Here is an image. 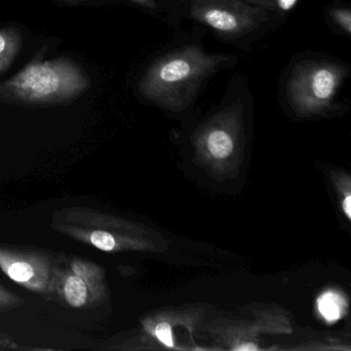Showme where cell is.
<instances>
[{"label":"cell","mask_w":351,"mask_h":351,"mask_svg":"<svg viewBox=\"0 0 351 351\" xmlns=\"http://www.w3.org/2000/svg\"><path fill=\"white\" fill-rule=\"evenodd\" d=\"M343 208H344L345 213H346L348 219H351V196L348 195V196L345 198L344 202H343Z\"/></svg>","instance_id":"cell-15"},{"label":"cell","mask_w":351,"mask_h":351,"mask_svg":"<svg viewBox=\"0 0 351 351\" xmlns=\"http://www.w3.org/2000/svg\"><path fill=\"white\" fill-rule=\"evenodd\" d=\"M244 1L263 10H270V11L280 12V13L291 11L298 3V0H244Z\"/></svg>","instance_id":"cell-10"},{"label":"cell","mask_w":351,"mask_h":351,"mask_svg":"<svg viewBox=\"0 0 351 351\" xmlns=\"http://www.w3.org/2000/svg\"><path fill=\"white\" fill-rule=\"evenodd\" d=\"M24 300L17 295H13L11 291H8L0 285V311L10 310L17 307L23 303Z\"/></svg>","instance_id":"cell-12"},{"label":"cell","mask_w":351,"mask_h":351,"mask_svg":"<svg viewBox=\"0 0 351 351\" xmlns=\"http://www.w3.org/2000/svg\"><path fill=\"white\" fill-rule=\"evenodd\" d=\"M55 264L49 254L19 248L0 247V269L15 282L36 291H53Z\"/></svg>","instance_id":"cell-5"},{"label":"cell","mask_w":351,"mask_h":351,"mask_svg":"<svg viewBox=\"0 0 351 351\" xmlns=\"http://www.w3.org/2000/svg\"><path fill=\"white\" fill-rule=\"evenodd\" d=\"M231 57L208 54L198 46H184L149 65L139 83L145 99L169 110L188 108L207 79L227 66Z\"/></svg>","instance_id":"cell-1"},{"label":"cell","mask_w":351,"mask_h":351,"mask_svg":"<svg viewBox=\"0 0 351 351\" xmlns=\"http://www.w3.org/2000/svg\"><path fill=\"white\" fill-rule=\"evenodd\" d=\"M101 279V270L96 264L75 258L69 269L60 272L55 267L53 291L61 293L69 305L81 308L99 299Z\"/></svg>","instance_id":"cell-6"},{"label":"cell","mask_w":351,"mask_h":351,"mask_svg":"<svg viewBox=\"0 0 351 351\" xmlns=\"http://www.w3.org/2000/svg\"><path fill=\"white\" fill-rule=\"evenodd\" d=\"M206 145L211 155L219 159L230 156L234 147L231 134L223 127L211 128L206 136Z\"/></svg>","instance_id":"cell-8"},{"label":"cell","mask_w":351,"mask_h":351,"mask_svg":"<svg viewBox=\"0 0 351 351\" xmlns=\"http://www.w3.org/2000/svg\"><path fill=\"white\" fill-rule=\"evenodd\" d=\"M83 69L71 58L36 61L0 85V99L22 104H58L89 88Z\"/></svg>","instance_id":"cell-2"},{"label":"cell","mask_w":351,"mask_h":351,"mask_svg":"<svg viewBox=\"0 0 351 351\" xmlns=\"http://www.w3.org/2000/svg\"><path fill=\"white\" fill-rule=\"evenodd\" d=\"M348 73L344 65L326 61L297 63L287 81V96L301 114L328 108Z\"/></svg>","instance_id":"cell-3"},{"label":"cell","mask_w":351,"mask_h":351,"mask_svg":"<svg viewBox=\"0 0 351 351\" xmlns=\"http://www.w3.org/2000/svg\"><path fill=\"white\" fill-rule=\"evenodd\" d=\"M344 300L338 293L328 291L322 293L317 301L320 314L328 322H334L342 316Z\"/></svg>","instance_id":"cell-9"},{"label":"cell","mask_w":351,"mask_h":351,"mask_svg":"<svg viewBox=\"0 0 351 351\" xmlns=\"http://www.w3.org/2000/svg\"><path fill=\"white\" fill-rule=\"evenodd\" d=\"M330 17L346 32L351 34V12L349 9H336L330 12Z\"/></svg>","instance_id":"cell-11"},{"label":"cell","mask_w":351,"mask_h":351,"mask_svg":"<svg viewBox=\"0 0 351 351\" xmlns=\"http://www.w3.org/2000/svg\"><path fill=\"white\" fill-rule=\"evenodd\" d=\"M238 349H242V350H247V349H250V350H252V349H256V347L252 346V345H247V346L239 347Z\"/></svg>","instance_id":"cell-16"},{"label":"cell","mask_w":351,"mask_h":351,"mask_svg":"<svg viewBox=\"0 0 351 351\" xmlns=\"http://www.w3.org/2000/svg\"><path fill=\"white\" fill-rule=\"evenodd\" d=\"M23 46V38L19 29L14 27L0 29V75L5 73Z\"/></svg>","instance_id":"cell-7"},{"label":"cell","mask_w":351,"mask_h":351,"mask_svg":"<svg viewBox=\"0 0 351 351\" xmlns=\"http://www.w3.org/2000/svg\"><path fill=\"white\" fill-rule=\"evenodd\" d=\"M156 336L166 346L173 347V340H172L171 326L166 322L158 324L156 326Z\"/></svg>","instance_id":"cell-13"},{"label":"cell","mask_w":351,"mask_h":351,"mask_svg":"<svg viewBox=\"0 0 351 351\" xmlns=\"http://www.w3.org/2000/svg\"><path fill=\"white\" fill-rule=\"evenodd\" d=\"M191 16L228 38L248 34L268 19L265 10L244 0H192Z\"/></svg>","instance_id":"cell-4"},{"label":"cell","mask_w":351,"mask_h":351,"mask_svg":"<svg viewBox=\"0 0 351 351\" xmlns=\"http://www.w3.org/2000/svg\"><path fill=\"white\" fill-rule=\"evenodd\" d=\"M131 1L141 7L145 8V9L151 10V11H155L158 8L155 0H131Z\"/></svg>","instance_id":"cell-14"}]
</instances>
